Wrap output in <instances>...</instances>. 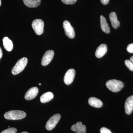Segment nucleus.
<instances>
[{
	"label": "nucleus",
	"instance_id": "nucleus-10",
	"mask_svg": "<svg viewBox=\"0 0 133 133\" xmlns=\"http://www.w3.org/2000/svg\"><path fill=\"white\" fill-rule=\"evenodd\" d=\"M125 112L126 114L130 115L133 111V95L127 98L125 104Z\"/></svg>",
	"mask_w": 133,
	"mask_h": 133
},
{
	"label": "nucleus",
	"instance_id": "nucleus-3",
	"mask_svg": "<svg viewBox=\"0 0 133 133\" xmlns=\"http://www.w3.org/2000/svg\"><path fill=\"white\" fill-rule=\"evenodd\" d=\"M28 62V59L26 57H23L19 59L12 69V74L15 75L21 73L25 69Z\"/></svg>",
	"mask_w": 133,
	"mask_h": 133
},
{
	"label": "nucleus",
	"instance_id": "nucleus-24",
	"mask_svg": "<svg viewBox=\"0 0 133 133\" xmlns=\"http://www.w3.org/2000/svg\"><path fill=\"white\" fill-rule=\"evenodd\" d=\"M100 1L102 4L104 5H107L109 3V0H100Z\"/></svg>",
	"mask_w": 133,
	"mask_h": 133
},
{
	"label": "nucleus",
	"instance_id": "nucleus-22",
	"mask_svg": "<svg viewBox=\"0 0 133 133\" xmlns=\"http://www.w3.org/2000/svg\"><path fill=\"white\" fill-rule=\"evenodd\" d=\"M101 133H112L111 131L109 129L105 127H102L101 129Z\"/></svg>",
	"mask_w": 133,
	"mask_h": 133
},
{
	"label": "nucleus",
	"instance_id": "nucleus-21",
	"mask_svg": "<svg viewBox=\"0 0 133 133\" xmlns=\"http://www.w3.org/2000/svg\"><path fill=\"white\" fill-rule=\"evenodd\" d=\"M62 2L66 5H72L77 2V0H61Z\"/></svg>",
	"mask_w": 133,
	"mask_h": 133
},
{
	"label": "nucleus",
	"instance_id": "nucleus-28",
	"mask_svg": "<svg viewBox=\"0 0 133 133\" xmlns=\"http://www.w3.org/2000/svg\"><path fill=\"white\" fill-rule=\"evenodd\" d=\"M2 2H1V0H0V6H1V5Z\"/></svg>",
	"mask_w": 133,
	"mask_h": 133
},
{
	"label": "nucleus",
	"instance_id": "nucleus-8",
	"mask_svg": "<svg viewBox=\"0 0 133 133\" xmlns=\"http://www.w3.org/2000/svg\"><path fill=\"white\" fill-rule=\"evenodd\" d=\"M76 75L75 70L73 69H69L67 71L65 75L64 81L67 85L70 84L74 81Z\"/></svg>",
	"mask_w": 133,
	"mask_h": 133
},
{
	"label": "nucleus",
	"instance_id": "nucleus-23",
	"mask_svg": "<svg viewBox=\"0 0 133 133\" xmlns=\"http://www.w3.org/2000/svg\"><path fill=\"white\" fill-rule=\"evenodd\" d=\"M127 50L129 53H133V43L130 44L128 45Z\"/></svg>",
	"mask_w": 133,
	"mask_h": 133
},
{
	"label": "nucleus",
	"instance_id": "nucleus-5",
	"mask_svg": "<svg viewBox=\"0 0 133 133\" xmlns=\"http://www.w3.org/2000/svg\"><path fill=\"white\" fill-rule=\"evenodd\" d=\"M61 118V115L59 114L54 115L51 116L47 121L45 125V128L48 131H51L54 129L58 123Z\"/></svg>",
	"mask_w": 133,
	"mask_h": 133
},
{
	"label": "nucleus",
	"instance_id": "nucleus-11",
	"mask_svg": "<svg viewBox=\"0 0 133 133\" xmlns=\"http://www.w3.org/2000/svg\"><path fill=\"white\" fill-rule=\"evenodd\" d=\"M71 130L77 133H86V128L85 125H83L82 122H78L72 126Z\"/></svg>",
	"mask_w": 133,
	"mask_h": 133
},
{
	"label": "nucleus",
	"instance_id": "nucleus-25",
	"mask_svg": "<svg viewBox=\"0 0 133 133\" xmlns=\"http://www.w3.org/2000/svg\"><path fill=\"white\" fill-rule=\"evenodd\" d=\"M3 56L2 50L1 47H0V59L2 58Z\"/></svg>",
	"mask_w": 133,
	"mask_h": 133
},
{
	"label": "nucleus",
	"instance_id": "nucleus-2",
	"mask_svg": "<svg viewBox=\"0 0 133 133\" xmlns=\"http://www.w3.org/2000/svg\"><path fill=\"white\" fill-rule=\"evenodd\" d=\"M107 87L113 92H116L121 90L124 87L123 82L116 79H111L106 83Z\"/></svg>",
	"mask_w": 133,
	"mask_h": 133
},
{
	"label": "nucleus",
	"instance_id": "nucleus-18",
	"mask_svg": "<svg viewBox=\"0 0 133 133\" xmlns=\"http://www.w3.org/2000/svg\"><path fill=\"white\" fill-rule=\"evenodd\" d=\"M54 97V95L52 92H48L43 94L40 98L41 102L42 103H47L49 102Z\"/></svg>",
	"mask_w": 133,
	"mask_h": 133
},
{
	"label": "nucleus",
	"instance_id": "nucleus-9",
	"mask_svg": "<svg viewBox=\"0 0 133 133\" xmlns=\"http://www.w3.org/2000/svg\"><path fill=\"white\" fill-rule=\"evenodd\" d=\"M38 89L37 87H32L27 91L24 96V98L27 100H30L35 98L38 94Z\"/></svg>",
	"mask_w": 133,
	"mask_h": 133
},
{
	"label": "nucleus",
	"instance_id": "nucleus-4",
	"mask_svg": "<svg viewBox=\"0 0 133 133\" xmlns=\"http://www.w3.org/2000/svg\"><path fill=\"white\" fill-rule=\"evenodd\" d=\"M31 25L36 35H41L43 33L44 23L42 20L40 19H36L33 21Z\"/></svg>",
	"mask_w": 133,
	"mask_h": 133
},
{
	"label": "nucleus",
	"instance_id": "nucleus-13",
	"mask_svg": "<svg viewBox=\"0 0 133 133\" xmlns=\"http://www.w3.org/2000/svg\"><path fill=\"white\" fill-rule=\"evenodd\" d=\"M109 19L111 23L112 26L115 29H117L119 27L120 23L118 21L116 14L114 12H112L109 16Z\"/></svg>",
	"mask_w": 133,
	"mask_h": 133
},
{
	"label": "nucleus",
	"instance_id": "nucleus-14",
	"mask_svg": "<svg viewBox=\"0 0 133 133\" xmlns=\"http://www.w3.org/2000/svg\"><path fill=\"white\" fill-rule=\"evenodd\" d=\"M100 23L102 31L107 34L110 33V28L108 23L104 17L102 15L100 16Z\"/></svg>",
	"mask_w": 133,
	"mask_h": 133
},
{
	"label": "nucleus",
	"instance_id": "nucleus-12",
	"mask_svg": "<svg viewBox=\"0 0 133 133\" xmlns=\"http://www.w3.org/2000/svg\"><path fill=\"white\" fill-rule=\"evenodd\" d=\"M107 51V46L105 44H102L97 48L95 51V56L98 58H100L104 56Z\"/></svg>",
	"mask_w": 133,
	"mask_h": 133
},
{
	"label": "nucleus",
	"instance_id": "nucleus-6",
	"mask_svg": "<svg viewBox=\"0 0 133 133\" xmlns=\"http://www.w3.org/2000/svg\"><path fill=\"white\" fill-rule=\"evenodd\" d=\"M63 27L65 35L69 38H73L75 37V32L74 28L68 21H65L63 23Z\"/></svg>",
	"mask_w": 133,
	"mask_h": 133
},
{
	"label": "nucleus",
	"instance_id": "nucleus-29",
	"mask_svg": "<svg viewBox=\"0 0 133 133\" xmlns=\"http://www.w3.org/2000/svg\"><path fill=\"white\" fill-rule=\"evenodd\" d=\"M39 85H41V83H39Z\"/></svg>",
	"mask_w": 133,
	"mask_h": 133
},
{
	"label": "nucleus",
	"instance_id": "nucleus-7",
	"mask_svg": "<svg viewBox=\"0 0 133 133\" xmlns=\"http://www.w3.org/2000/svg\"><path fill=\"white\" fill-rule=\"evenodd\" d=\"M55 52L52 50H49L45 52L42 58L41 64L43 66L48 65L54 57Z\"/></svg>",
	"mask_w": 133,
	"mask_h": 133
},
{
	"label": "nucleus",
	"instance_id": "nucleus-1",
	"mask_svg": "<svg viewBox=\"0 0 133 133\" xmlns=\"http://www.w3.org/2000/svg\"><path fill=\"white\" fill-rule=\"evenodd\" d=\"M26 116V112L20 110H11L4 114L5 119L8 120H16L24 118Z\"/></svg>",
	"mask_w": 133,
	"mask_h": 133
},
{
	"label": "nucleus",
	"instance_id": "nucleus-19",
	"mask_svg": "<svg viewBox=\"0 0 133 133\" xmlns=\"http://www.w3.org/2000/svg\"><path fill=\"white\" fill-rule=\"evenodd\" d=\"M125 64L131 71H133V63L131 60L126 59L125 62Z\"/></svg>",
	"mask_w": 133,
	"mask_h": 133
},
{
	"label": "nucleus",
	"instance_id": "nucleus-20",
	"mask_svg": "<svg viewBox=\"0 0 133 133\" xmlns=\"http://www.w3.org/2000/svg\"><path fill=\"white\" fill-rule=\"evenodd\" d=\"M17 130L15 128H11L2 131L1 133H16Z\"/></svg>",
	"mask_w": 133,
	"mask_h": 133
},
{
	"label": "nucleus",
	"instance_id": "nucleus-15",
	"mask_svg": "<svg viewBox=\"0 0 133 133\" xmlns=\"http://www.w3.org/2000/svg\"><path fill=\"white\" fill-rule=\"evenodd\" d=\"M88 103L92 107L97 108L101 107L103 105V103L100 100L94 97H92L89 99Z\"/></svg>",
	"mask_w": 133,
	"mask_h": 133
},
{
	"label": "nucleus",
	"instance_id": "nucleus-26",
	"mask_svg": "<svg viewBox=\"0 0 133 133\" xmlns=\"http://www.w3.org/2000/svg\"><path fill=\"white\" fill-rule=\"evenodd\" d=\"M130 60L133 63V56L130 58Z\"/></svg>",
	"mask_w": 133,
	"mask_h": 133
},
{
	"label": "nucleus",
	"instance_id": "nucleus-17",
	"mask_svg": "<svg viewBox=\"0 0 133 133\" xmlns=\"http://www.w3.org/2000/svg\"><path fill=\"white\" fill-rule=\"evenodd\" d=\"M3 43L4 48L6 50L10 51L13 49V43L12 41L7 37H5L3 38Z\"/></svg>",
	"mask_w": 133,
	"mask_h": 133
},
{
	"label": "nucleus",
	"instance_id": "nucleus-16",
	"mask_svg": "<svg viewBox=\"0 0 133 133\" xmlns=\"http://www.w3.org/2000/svg\"><path fill=\"white\" fill-rule=\"evenodd\" d=\"M23 2L28 7H37L40 5L41 0H23Z\"/></svg>",
	"mask_w": 133,
	"mask_h": 133
},
{
	"label": "nucleus",
	"instance_id": "nucleus-27",
	"mask_svg": "<svg viewBox=\"0 0 133 133\" xmlns=\"http://www.w3.org/2000/svg\"><path fill=\"white\" fill-rule=\"evenodd\" d=\"M29 133L28 132H26V131H24V132H22L21 133Z\"/></svg>",
	"mask_w": 133,
	"mask_h": 133
}]
</instances>
